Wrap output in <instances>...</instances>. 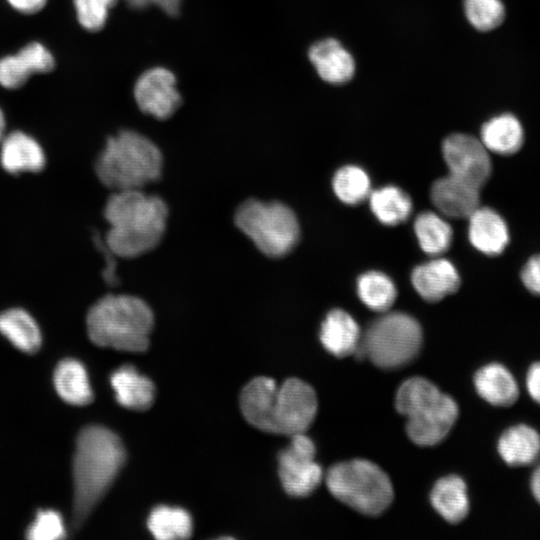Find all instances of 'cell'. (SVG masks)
I'll use <instances>...</instances> for the list:
<instances>
[{
  "label": "cell",
  "instance_id": "e0dca14e",
  "mask_svg": "<svg viewBox=\"0 0 540 540\" xmlns=\"http://www.w3.org/2000/svg\"><path fill=\"white\" fill-rule=\"evenodd\" d=\"M308 56L320 78L328 83L343 84L354 75L355 62L352 55L334 38L314 43Z\"/></svg>",
  "mask_w": 540,
  "mask_h": 540
},
{
  "label": "cell",
  "instance_id": "4fadbf2b",
  "mask_svg": "<svg viewBox=\"0 0 540 540\" xmlns=\"http://www.w3.org/2000/svg\"><path fill=\"white\" fill-rule=\"evenodd\" d=\"M54 67L55 59L49 49L40 42H30L15 54L0 58V85L18 89L33 74L47 73Z\"/></svg>",
  "mask_w": 540,
  "mask_h": 540
},
{
  "label": "cell",
  "instance_id": "cb8c5ba5",
  "mask_svg": "<svg viewBox=\"0 0 540 540\" xmlns=\"http://www.w3.org/2000/svg\"><path fill=\"white\" fill-rule=\"evenodd\" d=\"M430 500L439 515L453 524L465 519L469 511L466 484L455 475L439 479L431 491Z\"/></svg>",
  "mask_w": 540,
  "mask_h": 540
},
{
  "label": "cell",
  "instance_id": "ffe728a7",
  "mask_svg": "<svg viewBox=\"0 0 540 540\" xmlns=\"http://www.w3.org/2000/svg\"><path fill=\"white\" fill-rule=\"evenodd\" d=\"M117 402L128 409L143 411L154 400L153 382L140 374L133 366L124 365L115 370L110 377Z\"/></svg>",
  "mask_w": 540,
  "mask_h": 540
},
{
  "label": "cell",
  "instance_id": "d6986e66",
  "mask_svg": "<svg viewBox=\"0 0 540 540\" xmlns=\"http://www.w3.org/2000/svg\"><path fill=\"white\" fill-rule=\"evenodd\" d=\"M361 332L354 318L341 309L331 310L321 325L320 340L324 348L337 357L354 354Z\"/></svg>",
  "mask_w": 540,
  "mask_h": 540
},
{
  "label": "cell",
  "instance_id": "2e32d148",
  "mask_svg": "<svg viewBox=\"0 0 540 540\" xmlns=\"http://www.w3.org/2000/svg\"><path fill=\"white\" fill-rule=\"evenodd\" d=\"M411 282L424 300L436 302L458 290L460 277L449 260L437 258L416 266Z\"/></svg>",
  "mask_w": 540,
  "mask_h": 540
},
{
  "label": "cell",
  "instance_id": "9c48e42d",
  "mask_svg": "<svg viewBox=\"0 0 540 540\" xmlns=\"http://www.w3.org/2000/svg\"><path fill=\"white\" fill-rule=\"evenodd\" d=\"M422 340V329L415 318L390 312L371 323L354 354L367 357L379 368L397 369L418 355Z\"/></svg>",
  "mask_w": 540,
  "mask_h": 540
},
{
  "label": "cell",
  "instance_id": "8992f818",
  "mask_svg": "<svg viewBox=\"0 0 540 540\" xmlns=\"http://www.w3.org/2000/svg\"><path fill=\"white\" fill-rule=\"evenodd\" d=\"M395 405L397 411L407 419L408 437L423 447L440 443L458 417L456 402L421 377L410 378L401 384Z\"/></svg>",
  "mask_w": 540,
  "mask_h": 540
},
{
  "label": "cell",
  "instance_id": "1f68e13d",
  "mask_svg": "<svg viewBox=\"0 0 540 540\" xmlns=\"http://www.w3.org/2000/svg\"><path fill=\"white\" fill-rule=\"evenodd\" d=\"M464 10L471 25L480 31L497 28L505 17L501 0H464Z\"/></svg>",
  "mask_w": 540,
  "mask_h": 540
},
{
  "label": "cell",
  "instance_id": "9a60e30c",
  "mask_svg": "<svg viewBox=\"0 0 540 540\" xmlns=\"http://www.w3.org/2000/svg\"><path fill=\"white\" fill-rule=\"evenodd\" d=\"M0 163L14 175L36 173L44 168L46 158L36 139L23 131H12L0 142Z\"/></svg>",
  "mask_w": 540,
  "mask_h": 540
},
{
  "label": "cell",
  "instance_id": "d590c367",
  "mask_svg": "<svg viewBox=\"0 0 540 540\" xmlns=\"http://www.w3.org/2000/svg\"><path fill=\"white\" fill-rule=\"evenodd\" d=\"M134 9L156 6L169 16H177L180 12L181 0H124Z\"/></svg>",
  "mask_w": 540,
  "mask_h": 540
},
{
  "label": "cell",
  "instance_id": "ba28073f",
  "mask_svg": "<svg viewBox=\"0 0 540 540\" xmlns=\"http://www.w3.org/2000/svg\"><path fill=\"white\" fill-rule=\"evenodd\" d=\"M236 227L265 256L280 258L297 244L300 227L295 213L277 201L247 199L235 211Z\"/></svg>",
  "mask_w": 540,
  "mask_h": 540
},
{
  "label": "cell",
  "instance_id": "e575fe53",
  "mask_svg": "<svg viewBox=\"0 0 540 540\" xmlns=\"http://www.w3.org/2000/svg\"><path fill=\"white\" fill-rule=\"evenodd\" d=\"M524 286L533 294L540 295V255L531 257L521 271Z\"/></svg>",
  "mask_w": 540,
  "mask_h": 540
},
{
  "label": "cell",
  "instance_id": "7402d4cb",
  "mask_svg": "<svg viewBox=\"0 0 540 540\" xmlns=\"http://www.w3.org/2000/svg\"><path fill=\"white\" fill-rule=\"evenodd\" d=\"M55 390L68 404L83 406L92 402L93 391L84 365L75 359L58 363L53 375Z\"/></svg>",
  "mask_w": 540,
  "mask_h": 540
},
{
  "label": "cell",
  "instance_id": "6da1fadb",
  "mask_svg": "<svg viewBox=\"0 0 540 540\" xmlns=\"http://www.w3.org/2000/svg\"><path fill=\"white\" fill-rule=\"evenodd\" d=\"M317 405L314 389L297 378L278 386L272 378L257 377L240 395L241 411L251 425L290 437L305 433L316 416Z\"/></svg>",
  "mask_w": 540,
  "mask_h": 540
},
{
  "label": "cell",
  "instance_id": "277c9868",
  "mask_svg": "<svg viewBox=\"0 0 540 540\" xmlns=\"http://www.w3.org/2000/svg\"><path fill=\"white\" fill-rule=\"evenodd\" d=\"M154 316L141 298L108 294L92 305L86 316L90 340L100 347L143 352L149 346Z\"/></svg>",
  "mask_w": 540,
  "mask_h": 540
},
{
  "label": "cell",
  "instance_id": "f35d334b",
  "mask_svg": "<svg viewBox=\"0 0 540 540\" xmlns=\"http://www.w3.org/2000/svg\"><path fill=\"white\" fill-rule=\"evenodd\" d=\"M531 488L535 498L540 503V465L536 468L532 475Z\"/></svg>",
  "mask_w": 540,
  "mask_h": 540
},
{
  "label": "cell",
  "instance_id": "5b68a950",
  "mask_svg": "<svg viewBox=\"0 0 540 540\" xmlns=\"http://www.w3.org/2000/svg\"><path fill=\"white\" fill-rule=\"evenodd\" d=\"M162 167L158 146L129 129L109 137L95 163L98 179L112 192L143 189L160 178Z\"/></svg>",
  "mask_w": 540,
  "mask_h": 540
},
{
  "label": "cell",
  "instance_id": "7c38bea8",
  "mask_svg": "<svg viewBox=\"0 0 540 540\" xmlns=\"http://www.w3.org/2000/svg\"><path fill=\"white\" fill-rule=\"evenodd\" d=\"M134 96L138 107L157 119H167L181 104L174 74L162 67L145 71L137 80Z\"/></svg>",
  "mask_w": 540,
  "mask_h": 540
},
{
  "label": "cell",
  "instance_id": "f546056e",
  "mask_svg": "<svg viewBox=\"0 0 540 540\" xmlns=\"http://www.w3.org/2000/svg\"><path fill=\"white\" fill-rule=\"evenodd\" d=\"M357 293L368 308L385 312L394 303L397 291L393 281L386 274L368 271L358 277Z\"/></svg>",
  "mask_w": 540,
  "mask_h": 540
},
{
  "label": "cell",
  "instance_id": "603a6c76",
  "mask_svg": "<svg viewBox=\"0 0 540 540\" xmlns=\"http://www.w3.org/2000/svg\"><path fill=\"white\" fill-rule=\"evenodd\" d=\"M498 451L510 466L529 465L540 455V435L524 424L512 426L501 435Z\"/></svg>",
  "mask_w": 540,
  "mask_h": 540
},
{
  "label": "cell",
  "instance_id": "484cf974",
  "mask_svg": "<svg viewBox=\"0 0 540 540\" xmlns=\"http://www.w3.org/2000/svg\"><path fill=\"white\" fill-rule=\"evenodd\" d=\"M0 333L25 353H35L41 346L42 337L38 324L21 308H11L0 313Z\"/></svg>",
  "mask_w": 540,
  "mask_h": 540
},
{
  "label": "cell",
  "instance_id": "8fae6325",
  "mask_svg": "<svg viewBox=\"0 0 540 540\" xmlns=\"http://www.w3.org/2000/svg\"><path fill=\"white\" fill-rule=\"evenodd\" d=\"M449 174L480 188L490 177L492 166L488 150L474 136L454 133L442 143Z\"/></svg>",
  "mask_w": 540,
  "mask_h": 540
},
{
  "label": "cell",
  "instance_id": "836d02e7",
  "mask_svg": "<svg viewBox=\"0 0 540 540\" xmlns=\"http://www.w3.org/2000/svg\"><path fill=\"white\" fill-rule=\"evenodd\" d=\"M66 536L62 516L54 510L38 511L28 527L26 537L30 540H58Z\"/></svg>",
  "mask_w": 540,
  "mask_h": 540
},
{
  "label": "cell",
  "instance_id": "44dd1931",
  "mask_svg": "<svg viewBox=\"0 0 540 540\" xmlns=\"http://www.w3.org/2000/svg\"><path fill=\"white\" fill-rule=\"evenodd\" d=\"M474 384L478 394L495 406L513 405L519 395L512 374L501 364L491 363L477 371Z\"/></svg>",
  "mask_w": 540,
  "mask_h": 540
},
{
  "label": "cell",
  "instance_id": "7a4b0ae2",
  "mask_svg": "<svg viewBox=\"0 0 540 540\" xmlns=\"http://www.w3.org/2000/svg\"><path fill=\"white\" fill-rule=\"evenodd\" d=\"M104 244L116 257L135 258L156 248L166 231L165 201L143 189L113 191L104 207Z\"/></svg>",
  "mask_w": 540,
  "mask_h": 540
},
{
  "label": "cell",
  "instance_id": "30bf717a",
  "mask_svg": "<svg viewBox=\"0 0 540 540\" xmlns=\"http://www.w3.org/2000/svg\"><path fill=\"white\" fill-rule=\"evenodd\" d=\"M315 454V445L305 433L291 436L289 445L280 451L279 478L287 494L306 497L319 486L323 472L315 462Z\"/></svg>",
  "mask_w": 540,
  "mask_h": 540
},
{
  "label": "cell",
  "instance_id": "74e56055",
  "mask_svg": "<svg viewBox=\"0 0 540 540\" xmlns=\"http://www.w3.org/2000/svg\"><path fill=\"white\" fill-rule=\"evenodd\" d=\"M7 2L17 12L34 14L46 5L47 0H7Z\"/></svg>",
  "mask_w": 540,
  "mask_h": 540
},
{
  "label": "cell",
  "instance_id": "ab89813d",
  "mask_svg": "<svg viewBox=\"0 0 540 540\" xmlns=\"http://www.w3.org/2000/svg\"><path fill=\"white\" fill-rule=\"evenodd\" d=\"M6 121L3 111L0 108V142L5 136Z\"/></svg>",
  "mask_w": 540,
  "mask_h": 540
},
{
  "label": "cell",
  "instance_id": "83f0119b",
  "mask_svg": "<svg viewBox=\"0 0 540 540\" xmlns=\"http://www.w3.org/2000/svg\"><path fill=\"white\" fill-rule=\"evenodd\" d=\"M147 526L156 539H186L192 534L190 514L183 508L159 505L149 514Z\"/></svg>",
  "mask_w": 540,
  "mask_h": 540
},
{
  "label": "cell",
  "instance_id": "ac0fdd59",
  "mask_svg": "<svg viewBox=\"0 0 540 540\" xmlns=\"http://www.w3.org/2000/svg\"><path fill=\"white\" fill-rule=\"evenodd\" d=\"M468 219V237L478 251L489 256L504 251L509 242V233L505 221L496 211L479 206Z\"/></svg>",
  "mask_w": 540,
  "mask_h": 540
},
{
  "label": "cell",
  "instance_id": "d4e9b609",
  "mask_svg": "<svg viewBox=\"0 0 540 540\" xmlns=\"http://www.w3.org/2000/svg\"><path fill=\"white\" fill-rule=\"evenodd\" d=\"M480 135L485 148L500 155L516 153L524 141L522 125L512 114L491 118L482 126Z\"/></svg>",
  "mask_w": 540,
  "mask_h": 540
},
{
  "label": "cell",
  "instance_id": "4316f807",
  "mask_svg": "<svg viewBox=\"0 0 540 540\" xmlns=\"http://www.w3.org/2000/svg\"><path fill=\"white\" fill-rule=\"evenodd\" d=\"M370 208L376 218L385 225L393 226L404 222L412 211L409 195L401 188L387 185L369 195Z\"/></svg>",
  "mask_w": 540,
  "mask_h": 540
},
{
  "label": "cell",
  "instance_id": "52a82bcc",
  "mask_svg": "<svg viewBox=\"0 0 540 540\" xmlns=\"http://www.w3.org/2000/svg\"><path fill=\"white\" fill-rule=\"evenodd\" d=\"M325 482L336 499L364 515L382 514L393 500L388 475L368 460L355 459L333 465L326 473Z\"/></svg>",
  "mask_w": 540,
  "mask_h": 540
},
{
  "label": "cell",
  "instance_id": "d6a6232c",
  "mask_svg": "<svg viewBox=\"0 0 540 540\" xmlns=\"http://www.w3.org/2000/svg\"><path fill=\"white\" fill-rule=\"evenodd\" d=\"M117 0H73L77 20L88 31H98L106 23L109 10Z\"/></svg>",
  "mask_w": 540,
  "mask_h": 540
},
{
  "label": "cell",
  "instance_id": "8d00e7d4",
  "mask_svg": "<svg viewBox=\"0 0 540 540\" xmlns=\"http://www.w3.org/2000/svg\"><path fill=\"white\" fill-rule=\"evenodd\" d=\"M526 385L530 396L540 404V362L534 363L529 368Z\"/></svg>",
  "mask_w": 540,
  "mask_h": 540
},
{
  "label": "cell",
  "instance_id": "3957f363",
  "mask_svg": "<svg viewBox=\"0 0 540 540\" xmlns=\"http://www.w3.org/2000/svg\"><path fill=\"white\" fill-rule=\"evenodd\" d=\"M126 459L121 439L103 426L83 428L73 459L75 525H81L108 491Z\"/></svg>",
  "mask_w": 540,
  "mask_h": 540
},
{
  "label": "cell",
  "instance_id": "4dcf8cb0",
  "mask_svg": "<svg viewBox=\"0 0 540 540\" xmlns=\"http://www.w3.org/2000/svg\"><path fill=\"white\" fill-rule=\"evenodd\" d=\"M332 187L336 196L349 205L363 202L371 193L368 174L355 165H346L338 169L333 176Z\"/></svg>",
  "mask_w": 540,
  "mask_h": 540
},
{
  "label": "cell",
  "instance_id": "f1b7e54d",
  "mask_svg": "<svg viewBox=\"0 0 540 540\" xmlns=\"http://www.w3.org/2000/svg\"><path fill=\"white\" fill-rule=\"evenodd\" d=\"M414 231L421 249L429 255L442 254L451 245V226L434 212L420 213L414 222Z\"/></svg>",
  "mask_w": 540,
  "mask_h": 540
},
{
  "label": "cell",
  "instance_id": "5bb4252c",
  "mask_svg": "<svg viewBox=\"0 0 540 540\" xmlns=\"http://www.w3.org/2000/svg\"><path fill=\"white\" fill-rule=\"evenodd\" d=\"M431 200L447 217L468 218L480 206V188L449 174L432 184Z\"/></svg>",
  "mask_w": 540,
  "mask_h": 540
}]
</instances>
